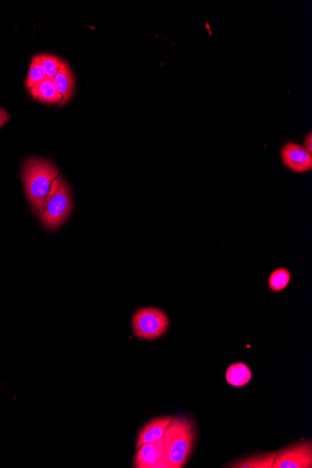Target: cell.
<instances>
[{"mask_svg": "<svg viewBox=\"0 0 312 468\" xmlns=\"http://www.w3.org/2000/svg\"><path fill=\"white\" fill-rule=\"evenodd\" d=\"M169 319L160 308H139L132 318V329L136 338L153 340L160 338L168 330Z\"/></svg>", "mask_w": 312, "mask_h": 468, "instance_id": "obj_4", "label": "cell"}, {"mask_svg": "<svg viewBox=\"0 0 312 468\" xmlns=\"http://www.w3.org/2000/svg\"><path fill=\"white\" fill-rule=\"evenodd\" d=\"M72 210V195L67 181L58 175L54 181L47 199L40 213V220L48 230H56L70 217Z\"/></svg>", "mask_w": 312, "mask_h": 468, "instance_id": "obj_3", "label": "cell"}, {"mask_svg": "<svg viewBox=\"0 0 312 468\" xmlns=\"http://www.w3.org/2000/svg\"><path fill=\"white\" fill-rule=\"evenodd\" d=\"M172 419H173V416H161V417L155 418L148 422L139 432L136 442V448H139L146 443L155 442L162 439L166 428H168Z\"/></svg>", "mask_w": 312, "mask_h": 468, "instance_id": "obj_8", "label": "cell"}, {"mask_svg": "<svg viewBox=\"0 0 312 468\" xmlns=\"http://www.w3.org/2000/svg\"><path fill=\"white\" fill-rule=\"evenodd\" d=\"M40 59H42L43 68H45L46 76L48 78H54L58 73L60 67L64 63L59 57L48 54H40Z\"/></svg>", "mask_w": 312, "mask_h": 468, "instance_id": "obj_15", "label": "cell"}, {"mask_svg": "<svg viewBox=\"0 0 312 468\" xmlns=\"http://www.w3.org/2000/svg\"><path fill=\"white\" fill-rule=\"evenodd\" d=\"M291 280V272L287 269H275L268 278V288L271 291L281 292L287 288Z\"/></svg>", "mask_w": 312, "mask_h": 468, "instance_id": "obj_14", "label": "cell"}, {"mask_svg": "<svg viewBox=\"0 0 312 468\" xmlns=\"http://www.w3.org/2000/svg\"><path fill=\"white\" fill-rule=\"evenodd\" d=\"M303 147L306 149V150H308L309 153H311L312 151V135L311 132H309L308 135H306L305 139H304V144Z\"/></svg>", "mask_w": 312, "mask_h": 468, "instance_id": "obj_17", "label": "cell"}, {"mask_svg": "<svg viewBox=\"0 0 312 468\" xmlns=\"http://www.w3.org/2000/svg\"><path fill=\"white\" fill-rule=\"evenodd\" d=\"M32 98L46 104H61L62 96L58 92L54 78L46 77L42 82H38L34 87L29 89Z\"/></svg>", "mask_w": 312, "mask_h": 468, "instance_id": "obj_9", "label": "cell"}, {"mask_svg": "<svg viewBox=\"0 0 312 468\" xmlns=\"http://www.w3.org/2000/svg\"><path fill=\"white\" fill-rule=\"evenodd\" d=\"M10 119V115L6 110L0 108V128L6 125Z\"/></svg>", "mask_w": 312, "mask_h": 468, "instance_id": "obj_16", "label": "cell"}, {"mask_svg": "<svg viewBox=\"0 0 312 468\" xmlns=\"http://www.w3.org/2000/svg\"><path fill=\"white\" fill-rule=\"evenodd\" d=\"M46 77L47 76H46L45 68H43L40 54H37V56L33 57L31 63H30L29 73H27L26 84H26V88L31 89L38 82H42Z\"/></svg>", "mask_w": 312, "mask_h": 468, "instance_id": "obj_13", "label": "cell"}, {"mask_svg": "<svg viewBox=\"0 0 312 468\" xmlns=\"http://www.w3.org/2000/svg\"><path fill=\"white\" fill-rule=\"evenodd\" d=\"M58 175L59 169L47 159L29 158L22 167V181L27 200L38 216L42 213L52 186Z\"/></svg>", "mask_w": 312, "mask_h": 468, "instance_id": "obj_1", "label": "cell"}, {"mask_svg": "<svg viewBox=\"0 0 312 468\" xmlns=\"http://www.w3.org/2000/svg\"><path fill=\"white\" fill-rule=\"evenodd\" d=\"M196 441L194 423L185 416L173 417L162 437L164 468H182Z\"/></svg>", "mask_w": 312, "mask_h": 468, "instance_id": "obj_2", "label": "cell"}, {"mask_svg": "<svg viewBox=\"0 0 312 468\" xmlns=\"http://www.w3.org/2000/svg\"><path fill=\"white\" fill-rule=\"evenodd\" d=\"M311 440L295 443L279 451L272 468H311Z\"/></svg>", "mask_w": 312, "mask_h": 468, "instance_id": "obj_5", "label": "cell"}, {"mask_svg": "<svg viewBox=\"0 0 312 468\" xmlns=\"http://www.w3.org/2000/svg\"><path fill=\"white\" fill-rule=\"evenodd\" d=\"M162 439L146 443L136 448L133 465L135 468H164Z\"/></svg>", "mask_w": 312, "mask_h": 468, "instance_id": "obj_7", "label": "cell"}, {"mask_svg": "<svg viewBox=\"0 0 312 468\" xmlns=\"http://www.w3.org/2000/svg\"><path fill=\"white\" fill-rule=\"evenodd\" d=\"M54 80L57 90L62 96V102L60 105H65L70 100L71 96L73 95L74 88H75L74 76L67 63H63Z\"/></svg>", "mask_w": 312, "mask_h": 468, "instance_id": "obj_10", "label": "cell"}, {"mask_svg": "<svg viewBox=\"0 0 312 468\" xmlns=\"http://www.w3.org/2000/svg\"><path fill=\"white\" fill-rule=\"evenodd\" d=\"M226 379L232 387H243L251 382V371L244 363H233L227 368Z\"/></svg>", "mask_w": 312, "mask_h": 468, "instance_id": "obj_12", "label": "cell"}, {"mask_svg": "<svg viewBox=\"0 0 312 468\" xmlns=\"http://www.w3.org/2000/svg\"><path fill=\"white\" fill-rule=\"evenodd\" d=\"M281 160L287 169L303 174L312 169V156L302 145L289 142L281 149Z\"/></svg>", "mask_w": 312, "mask_h": 468, "instance_id": "obj_6", "label": "cell"}, {"mask_svg": "<svg viewBox=\"0 0 312 468\" xmlns=\"http://www.w3.org/2000/svg\"><path fill=\"white\" fill-rule=\"evenodd\" d=\"M278 451L256 454L239 461L232 462L226 467L232 468H272Z\"/></svg>", "mask_w": 312, "mask_h": 468, "instance_id": "obj_11", "label": "cell"}]
</instances>
